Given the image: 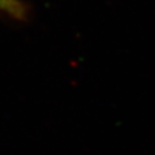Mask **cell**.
I'll list each match as a JSON object with an SVG mask.
<instances>
[{
  "instance_id": "cell-1",
  "label": "cell",
  "mask_w": 155,
  "mask_h": 155,
  "mask_svg": "<svg viewBox=\"0 0 155 155\" xmlns=\"http://www.w3.org/2000/svg\"><path fill=\"white\" fill-rule=\"evenodd\" d=\"M0 15L17 22H26L31 16V6L26 0H0Z\"/></svg>"
}]
</instances>
